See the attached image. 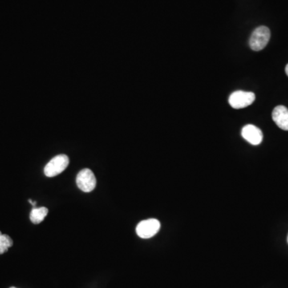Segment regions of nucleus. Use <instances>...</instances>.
Instances as JSON below:
<instances>
[{
  "mask_svg": "<svg viewBox=\"0 0 288 288\" xmlns=\"http://www.w3.org/2000/svg\"><path fill=\"white\" fill-rule=\"evenodd\" d=\"M271 38V31L268 27L260 26L251 35L249 44L255 51H260L266 47Z\"/></svg>",
  "mask_w": 288,
  "mask_h": 288,
  "instance_id": "obj_1",
  "label": "nucleus"
},
{
  "mask_svg": "<svg viewBox=\"0 0 288 288\" xmlns=\"http://www.w3.org/2000/svg\"><path fill=\"white\" fill-rule=\"evenodd\" d=\"M69 158L67 155H59L50 159L44 167L45 176L47 177H54L62 173L68 166Z\"/></svg>",
  "mask_w": 288,
  "mask_h": 288,
  "instance_id": "obj_2",
  "label": "nucleus"
},
{
  "mask_svg": "<svg viewBox=\"0 0 288 288\" xmlns=\"http://www.w3.org/2000/svg\"><path fill=\"white\" fill-rule=\"evenodd\" d=\"M256 99V95L249 91H236L230 95L229 104L234 109L245 108L253 103Z\"/></svg>",
  "mask_w": 288,
  "mask_h": 288,
  "instance_id": "obj_3",
  "label": "nucleus"
},
{
  "mask_svg": "<svg viewBox=\"0 0 288 288\" xmlns=\"http://www.w3.org/2000/svg\"><path fill=\"white\" fill-rule=\"evenodd\" d=\"M160 223L155 219L143 220L136 227V233L142 239H150L157 234L160 229Z\"/></svg>",
  "mask_w": 288,
  "mask_h": 288,
  "instance_id": "obj_4",
  "label": "nucleus"
},
{
  "mask_svg": "<svg viewBox=\"0 0 288 288\" xmlns=\"http://www.w3.org/2000/svg\"><path fill=\"white\" fill-rule=\"evenodd\" d=\"M76 184L78 188L83 192H91L96 187V178L91 170L85 168L78 174Z\"/></svg>",
  "mask_w": 288,
  "mask_h": 288,
  "instance_id": "obj_5",
  "label": "nucleus"
},
{
  "mask_svg": "<svg viewBox=\"0 0 288 288\" xmlns=\"http://www.w3.org/2000/svg\"><path fill=\"white\" fill-rule=\"evenodd\" d=\"M241 134L246 141L254 146L260 145L264 139L262 131L259 127L252 124L244 126Z\"/></svg>",
  "mask_w": 288,
  "mask_h": 288,
  "instance_id": "obj_6",
  "label": "nucleus"
},
{
  "mask_svg": "<svg viewBox=\"0 0 288 288\" xmlns=\"http://www.w3.org/2000/svg\"><path fill=\"white\" fill-rule=\"evenodd\" d=\"M272 119L280 129L288 131V109L284 106L275 107Z\"/></svg>",
  "mask_w": 288,
  "mask_h": 288,
  "instance_id": "obj_7",
  "label": "nucleus"
},
{
  "mask_svg": "<svg viewBox=\"0 0 288 288\" xmlns=\"http://www.w3.org/2000/svg\"><path fill=\"white\" fill-rule=\"evenodd\" d=\"M48 214V209L44 207L39 208H33L30 212V221L34 224H40L41 222L44 220L46 216Z\"/></svg>",
  "mask_w": 288,
  "mask_h": 288,
  "instance_id": "obj_8",
  "label": "nucleus"
},
{
  "mask_svg": "<svg viewBox=\"0 0 288 288\" xmlns=\"http://www.w3.org/2000/svg\"><path fill=\"white\" fill-rule=\"evenodd\" d=\"M13 246V240L7 235H2L0 232V255L4 254L8 248Z\"/></svg>",
  "mask_w": 288,
  "mask_h": 288,
  "instance_id": "obj_9",
  "label": "nucleus"
},
{
  "mask_svg": "<svg viewBox=\"0 0 288 288\" xmlns=\"http://www.w3.org/2000/svg\"><path fill=\"white\" fill-rule=\"evenodd\" d=\"M28 202L30 204H31V205L34 206V207L36 205V202H33L31 200H29Z\"/></svg>",
  "mask_w": 288,
  "mask_h": 288,
  "instance_id": "obj_10",
  "label": "nucleus"
},
{
  "mask_svg": "<svg viewBox=\"0 0 288 288\" xmlns=\"http://www.w3.org/2000/svg\"><path fill=\"white\" fill-rule=\"evenodd\" d=\"M285 71H286L287 75L288 76V64L286 66V69H285Z\"/></svg>",
  "mask_w": 288,
  "mask_h": 288,
  "instance_id": "obj_11",
  "label": "nucleus"
},
{
  "mask_svg": "<svg viewBox=\"0 0 288 288\" xmlns=\"http://www.w3.org/2000/svg\"></svg>",
  "mask_w": 288,
  "mask_h": 288,
  "instance_id": "obj_12",
  "label": "nucleus"
}]
</instances>
